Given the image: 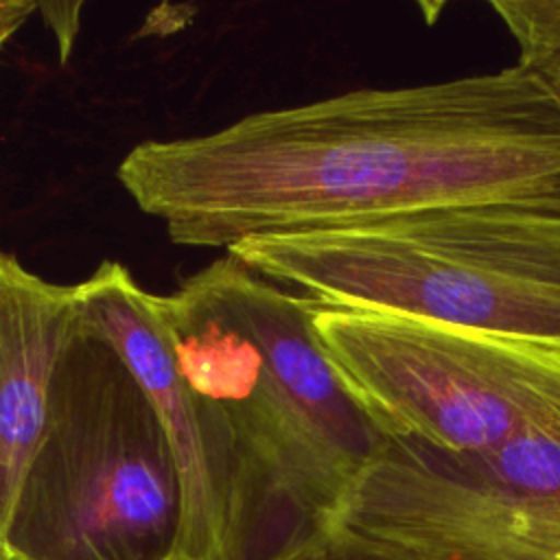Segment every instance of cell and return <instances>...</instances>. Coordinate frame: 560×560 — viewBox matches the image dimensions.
Returning <instances> with one entry per match:
<instances>
[{
    "label": "cell",
    "instance_id": "8",
    "mask_svg": "<svg viewBox=\"0 0 560 560\" xmlns=\"http://www.w3.org/2000/svg\"><path fill=\"white\" fill-rule=\"evenodd\" d=\"M518 48L516 63L538 72L560 96V0H492Z\"/></svg>",
    "mask_w": 560,
    "mask_h": 560
},
{
    "label": "cell",
    "instance_id": "7",
    "mask_svg": "<svg viewBox=\"0 0 560 560\" xmlns=\"http://www.w3.org/2000/svg\"><path fill=\"white\" fill-rule=\"evenodd\" d=\"M79 315L77 284L48 282L0 247V545L44 429L55 363Z\"/></svg>",
    "mask_w": 560,
    "mask_h": 560
},
{
    "label": "cell",
    "instance_id": "4",
    "mask_svg": "<svg viewBox=\"0 0 560 560\" xmlns=\"http://www.w3.org/2000/svg\"><path fill=\"white\" fill-rule=\"evenodd\" d=\"M182 540V481L160 416L120 352L79 322L0 560H179Z\"/></svg>",
    "mask_w": 560,
    "mask_h": 560
},
{
    "label": "cell",
    "instance_id": "6",
    "mask_svg": "<svg viewBox=\"0 0 560 560\" xmlns=\"http://www.w3.org/2000/svg\"><path fill=\"white\" fill-rule=\"evenodd\" d=\"M335 523L427 560H560V413L472 453L385 440Z\"/></svg>",
    "mask_w": 560,
    "mask_h": 560
},
{
    "label": "cell",
    "instance_id": "10",
    "mask_svg": "<svg viewBox=\"0 0 560 560\" xmlns=\"http://www.w3.org/2000/svg\"><path fill=\"white\" fill-rule=\"evenodd\" d=\"M37 9L35 0H0V50Z\"/></svg>",
    "mask_w": 560,
    "mask_h": 560
},
{
    "label": "cell",
    "instance_id": "2",
    "mask_svg": "<svg viewBox=\"0 0 560 560\" xmlns=\"http://www.w3.org/2000/svg\"><path fill=\"white\" fill-rule=\"evenodd\" d=\"M149 302L179 376L228 420L278 497L335 523L387 438L326 357L311 300L225 254Z\"/></svg>",
    "mask_w": 560,
    "mask_h": 560
},
{
    "label": "cell",
    "instance_id": "1",
    "mask_svg": "<svg viewBox=\"0 0 560 560\" xmlns=\"http://www.w3.org/2000/svg\"><path fill=\"white\" fill-rule=\"evenodd\" d=\"M116 177L175 245L225 252L442 206L560 212V96L521 63L361 88L140 142Z\"/></svg>",
    "mask_w": 560,
    "mask_h": 560
},
{
    "label": "cell",
    "instance_id": "11",
    "mask_svg": "<svg viewBox=\"0 0 560 560\" xmlns=\"http://www.w3.org/2000/svg\"><path fill=\"white\" fill-rule=\"evenodd\" d=\"M81 7L83 4H79L70 15H59V18H55V15H50V13L39 9L46 15V20L50 22V28H52V33H55V37L59 42V50H61L63 59L68 57V52L72 48V42H74V33L79 31V11H81Z\"/></svg>",
    "mask_w": 560,
    "mask_h": 560
},
{
    "label": "cell",
    "instance_id": "3",
    "mask_svg": "<svg viewBox=\"0 0 560 560\" xmlns=\"http://www.w3.org/2000/svg\"><path fill=\"white\" fill-rule=\"evenodd\" d=\"M236 258L311 300L514 337L560 350V212L442 206L254 236Z\"/></svg>",
    "mask_w": 560,
    "mask_h": 560
},
{
    "label": "cell",
    "instance_id": "9",
    "mask_svg": "<svg viewBox=\"0 0 560 560\" xmlns=\"http://www.w3.org/2000/svg\"><path fill=\"white\" fill-rule=\"evenodd\" d=\"M284 560H427L407 549L328 525Z\"/></svg>",
    "mask_w": 560,
    "mask_h": 560
},
{
    "label": "cell",
    "instance_id": "5",
    "mask_svg": "<svg viewBox=\"0 0 560 560\" xmlns=\"http://www.w3.org/2000/svg\"><path fill=\"white\" fill-rule=\"evenodd\" d=\"M311 324L387 440L472 453L560 413V350L315 300Z\"/></svg>",
    "mask_w": 560,
    "mask_h": 560
}]
</instances>
